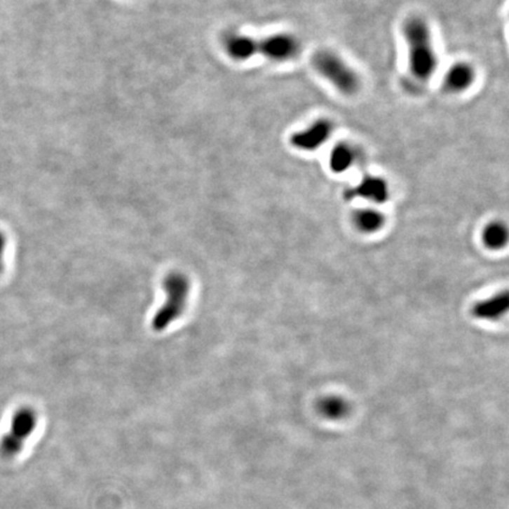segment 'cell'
<instances>
[{
	"label": "cell",
	"mask_w": 509,
	"mask_h": 509,
	"mask_svg": "<svg viewBox=\"0 0 509 509\" xmlns=\"http://www.w3.org/2000/svg\"><path fill=\"white\" fill-rule=\"evenodd\" d=\"M402 31L408 45L410 74L417 81H429L437 69V55L428 24L420 17H412L407 19Z\"/></svg>",
	"instance_id": "obj_1"
},
{
	"label": "cell",
	"mask_w": 509,
	"mask_h": 509,
	"mask_svg": "<svg viewBox=\"0 0 509 509\" xmlns=\"http://www.w3.org/2000/svg\"><path fill=\"white\" fill-rule=\"evenodd\" d=\"M165 301L152 318L151 327L155 332H164L184 313L190 294V280L183 273L172 271L163 280Z\"/></svg>",
	"instance_id": "obj_2"
},
{
	"label": "cell",
	"mask_w": 509,
	"mask_h": 509,
	"mask_svg": "<svg viewBox=\"0 0 509 509\" xmlns=\"http://www.w3.org/2000/svg\"><path fill=\"white\" fill-rule=\"evenodd\" d=\"M313 67L320 76L344 95L353 96L361 88L356 71L334 52L328 50L316 52L313 57Z\"/></svg>",
	"instance_id": "obj_3"
},
{
	"label": "cell",
	"mask_w": 509,
	"mask_h": 509,
	"mask_svg": "<svg viewBox=\"0 0 509 509\" xmlns=\"http://www.w3.org/2000/svg\"><path fill=\"white\" fill-rule=\"evenodd\" d=\"M38 416L34 408L22 407L11 419L10 430L0 440V455L12 459L20 454L26 440L29 439L37 427Z\"/></svg>",
	"instance_id": "obj_4"
},
{
	"label": "cell",
	"mask_w": 509,
	"mask_h": 509,
	"mask_svg": "<svg viewBox=\"0 0 509 509\" xmlns=\"http://www.w3.org/2000/svg\"><path fill=\"white\" fill-rule=\"evenodd\" d=\"M301 51L299 39L289 34H276L259 41V55L266 60L282 63L294 60Z\"/></svg>",
	"instance_id": "obj_5"
},
{
	"label": "cell",
	"mask_w": 509,
	"mask_h": 509,
	"mask_svg": "<svg viewBox=\"0 0 509 509\" xmlns=\"http://www.w3.org/2000/svg\"><path fill=\"white\" fill-rule=\"evenodd\" d=\"M334 131V124L329 119L315 121L306 129L297 131L290 138L294 148L301 151L313 152L321 148L328 142Z\"/></svg>",
	"instance_id": "obj_6"
},
{
	"label": "cell",
	"mask_w": 509,
	"mask_h": 509,
	"mask_svg": "<svg viewBox=\"0 0 509 509\" xmlns=\"http://www.w3.org/2000/svg\"><path fill=\"white\" fill-rule=\"evenodd\" d=\"M362 198L373 203L382 204L389 198V186L384 178L377 176H365L355 188L347 191L348 200Z\"/></svg>",
	"instance_id": "obj_7"
},
{
	"label": "cell",
	"mask_w": 509,
	"mask_h": 509,
	"mask_svg": "<svg viewBox=\"0 0 509 509\" xmlns=\"http://www.w3.org/2000/svg\"><path fill=\"white\" fill-rule=\"evenodd\" d=\"M223 48L226 55L236 62H245L259 55V41L247 34L236 32L226 34L223 41Z\"/></svg>",
	"instance_id": "obj_8"
},
{
	"label": "cell",
	"mask_w": 509,
	"mask_h": 509,
	"mask_svg": "<svg viewBox=\"0 0 509 509\" xmlns=\"http://www.w3.org/2000/svg\"><path fill=\"white\" fill-rule=\"evenodd\" d=\"M475 78V70L470 64L456 63L446 74L444 88L452 93H463L472 88Z\"/></svg>",
	"instance_id": "obj_9"
},
{
	"label": "cell",
	"mask_w": 509,
	"mask_h": 509,
	"mask_svg": "<svg viewBox=\"0 0 509 509\" xmlns=\"http://www.w3.org/2000/svg\"><path fill=\"white\" fill-rule=\"evenodd\" d=\"M509 306L508 294L502 292L491 299H484L474 306L473 314L480 320L496 321L507 313Z\"/></svg>",
	"instance_id": "obj_10"
},
{
	"label": "cell",
	"mask_w": 509,
	"mask_h": 509,
	"mask_svg": "<svg viewBox=\"0 0 509 509\" xmlns=\"http://www.w3.org/2000/svg\"><path fill=\"white\" fill-rule=\"evenodd\" d=\"M358 161V149L348 143H339L332 149L329 156V166L332 172L344 174Z\"/></svg>",
	"instance_id": "obj_11"
},
{
	"label": "cell",
	"mask_w": 509,
	"mask_h": 509,
	"mask_svg": "<svg viewBox=\"0 0 509 509\" xmlns=\"http://www.w3.org/2000/svg\"><path fill=\"white\" fill-rule=\"evenodd\" d=\"M354 222L358 229L361 230L362 233H372L382 229L386 218L380 211L375 209H365L355 214Z\"/></svg>",
	"instance_id": "obj_12"
},
{
	"label": "cell",
	"mask_w": 509,
	"mask_h": 509,
	"mask_svg": "<svg viewBox=\"0 0 509 509\" xmlns=\"http://www.w3.org/2000/svg\"><path fill=\"white\" fill-rule=\"evenodd\" d=\"M320 413L329 420H341L349 413L347 401L339 396H328L318 405Z\"/></svg>",
	"instance_id": "obj_13"
},
{
	"label": "cell",
	"mask_w": 509,
	"mask_h": 509,
	"mask_svg": "<svg viewBox=\"0 0 509 509\" xmlns=\"http://www.w3.org/2000/svg\"><path fill=\"white\" fill-rule=\"evenodd\" d=\"M484 240L486 245L491 249L503 247L508 240V231L505 224L500 222H494L488 225L484 231Z\"/></svg>",
	"instance_id": "obj_14"
},
{
	"label": "cell",
	"mask_w": 509,
	"mask_h": 509,
	"mask_svg": "<svg viewBox=\"0 0 509 509\" xmlns=\"http://www.w3.org/2000/svg\"><path fill=\"white\" fill-rule=\"evenodd\" d=\"M8 240L5 233L0 230V273H3L5 266V251H6Z\"/></svg>",
	"instance_id": "obj_15"
}]
</instances>
